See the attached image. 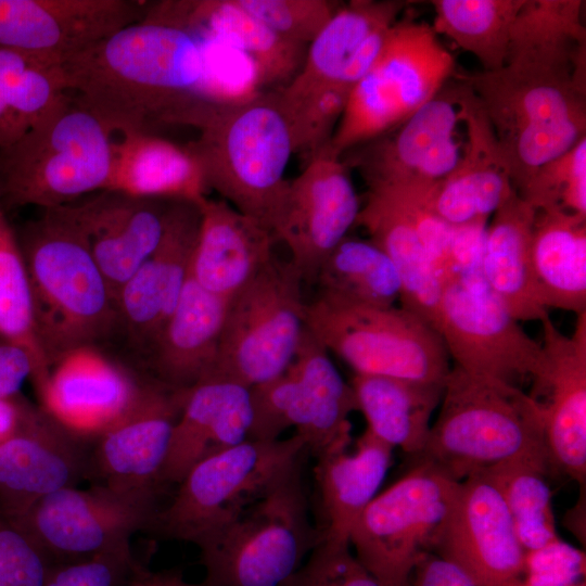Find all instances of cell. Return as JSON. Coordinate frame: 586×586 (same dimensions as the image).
Masks as SVG:
<instances>
[{
    "label": "cell",
    "instance_id": "29",
    "mask_svg": "<svg viewBox=\"0 0 586 586\" xmlns=\"http://www.w3.org/2000/svg\"><path fill=\"white\" fill-rule=\"evenodd\" d=\"M251 388L207 378L184 393L162 471L163 485L178 484L204 458L249 440Z\"/></svg>",
    "mask_w": 586,
    "mask_h": 586
},
{
    "label": "cell",
    "instance_id": "5",
    "mask_svg": "<svg viewBox=\"0 0 586 586\" xmlns=\"http://www.w3.org/2000/svg\"><path fill=\"white\" fill-rule=\"evenodd\" d=\"M480 101L518 192L543 164L586 137V82L505 65L459 75Z\"/></svg>",
    "mask_w": 586,
    "mask_h": 586
},
{
    "label": "cell",
    "instance_id": "38",
    "mask_svg": "<svg viewBox=\"0 0 586 586\" xmlns=\"http://www.w3.org/2000/svg\"><path fill=\"white\" fill-rule=\"evenodd\" d=\"M444 383L357 373L349 382L367 430L393 449L412 456L426 442Z\"/></svg>",
    "mask_w": 586,
    "mask_h": 586
},
{
    "label": "cell",
    "instance_id": "24",
    "mask_svg": "<svg viewBox=\"0 0 586 586\" xmlns=\"http://www.w3.org/2000/svg\"><path fill=\"white\" fill-rule=\"evenodd\" d=\"M184 393L151 380L132 407L95 437L90 475L98 476L99 484L160 495Z\"/></svg>",
    "mask_w": 586,
    "mask_h": 586
},
{
    "label": "cell",
    "instance_id": "12",
    "mask_svg": "<svg viewBox=\"0 0 586 586\" xmlns=\"http://www.w3.org/2000/svg\"><path fill=\"white\" fill-rule=\"evenodd\" d=\"M458 486L433 464L417 461L356 520L349 535L356 559L383 586H412L415 568L431 552Z\"/></svg>",
    "mask_w": 586,
    "mask_h": 586
},
{
    "label": "cell",
    "instance_id": "50",
    "mask_svg": "<svg viewBox=\"0 0 586 586\" xmlns=\"http://www.w3.org/2000/svg\"><path fill=\"white\" fill-rule=\"evenodd\" d=\"M35 372V362L26 349L0 339V398L21 394L22 385Z\"/></svg>",
    "mask_w": 586,
    "mask_h": 586
},
{
    "label": "cell",
    "instance_id": "41",
    "mask_svg": "<svg viewBox=\"0 0 586 586\" xmlns=\"http://www.w3.org/2000/svg\"><path fill=\"white\" fill-rule=\"evenodd\" d=\"M433 29L494 72L506 64L509 36L523 0H434Z\"/></svg>",
    "mask_w": 586,
    "mask_h": 586
},
{
    "label": "cell",
    "instance_id": "15",
    "mask_svg": "<svg viewBox=\"0 0 586 586\" xmlns=\"http://www.w3.org/2000/svg\"><path fill=\"white\" fill-rule=\"evenodd\" d=\"M158 494L94 484L61 488L12 519L53 563L130 546L133 534L152 528Z\"/></svg>",
    "mask_w": 586,
    "mask_h": 586
},
{
    "label": "cell",
    "instance_id": "44",
    "mask_svg": "<svg viewBox=\"0 0 586 586\" xmlns=\"http://www.w3.org/2000/svg\"><path fill=\"white\" fill-rule=\"evenodd\" d=\"M517 193L536 211L586 216V137L540 165Z\"/></svg>",
    "mask_w": 586,
    "mask_h": 586
},
{
    "label": "cell",
    "instance_id": "43",
    "mask_svg": "<svg viewBox=\"0 0 586 586\" xmlns=\"http://www.w3.org/2000/svg\"><path fill=\"white\" fill-rule=\"evenodd\" d=\"M0 339L26 349L36 366V390L51 366L38 339L34 302L23 253L4 214L0 217Z\"/></svg>",
    "mask_w": 586,
    "mask_h": 586
},
{
    "label": "cell",
    "instance_id": "23",
    "mask_svg": "<svg viewBox=\"0 0 586 586\" xmlns=\"http://www.w3.org/2000/svg\"><path fill=\"white\" fill-rule=\"evenodd\" d=\"M174 201L101 190L58 207L85 241L117 298L161 242Z\"/></svg>",
    "mask_w": 586,
    "mask_h": 586
},
{
    "label": "cell",
    "instance_id": "53",
    "mask_svg": "<svg viewBox=\"0 0 586 586\" xmlns=\"http://www.w3.org/2000/svg\"><path fill=\"white\" fill-rule=\"evenodd\" d=\"M129 586H201L187 582L179 572H151L140 566Z\"/></svg>",
    "mask_w": 586,
    "mask_h": 586
},
{
    "label": "cell",
    "instance_id": "2",
    "mask_svg": "<svg viewBox=\"0 0 586 586\" xmlns=\"http://www.w3.org/2000/svg\"><path fill=\"white\" fill-rule=\"evenodd\" d=\"M173 125L198 130L186 145L198 160L208 190L275 234L290 183L284 173L294 153L276 90L237 102L201 98L181 111Z\"/></svg>",
    "mask_w": 586,
    "mask_h": 586
},
{
    "label": "cell",
    "instance_id": "27",
    "mask_svg": "<svg viewBox=\"0 0 586 586\" xmlns=\"http://www.w3.org/2000/svg\"><path fill=\"white\" fill-rule=\"evenodd\" d=\"M406 5L398 0L341 4L308 44L298 73L282 88L290 92L330 85L353 89L378 59Z\"/></svg>",
    "mask_w": 586,
    "mask_h": 586
},
{
    "label": "cell",
    "instance_id": "39",
    "mask_svg": "<svg viewBox=\"0 0 586 586\" xmlns=\"http://www.w3.org/2000/svg\"><path fill=\"white\" fill-rule=\"evenodd\" d=\"M314 283L330 303L391 307L400 298L398 271L370 239L347 235L322 260Z\"/></svg>",
    "mask_w": 586,
    "mask_h": 586
},
{
    "label": "cell",
    "instance_id": "45",
    "mask_svg": "<svg viewBox=\"0 0 586 586\" xmlns=\"http://www.w3.org/2000/svg\"><path fill=\"white\" fill-rule=\"evenodd\" d=\"M281 38L308 47L341 7L329 0H237Z\"/></svg>",
    "mask_w": 586,
    "mask_h": 586
},
{
    "label": "cell",
    "instance_id": "14",
    "mask_svg": "<svg viewBox=\"0 0 586 586\" xmlns=\"http://www.w3.org/2000/svg\"><path fill=\"white\" fill-rule=\"evenodd\" d=\"M435 329L454 366L467 372L518 386L542 367V344L504 307L481 270L443 284Z\"/></svg>",
    "mask_w": 586,
    "mask_h": 586
},
{
    "label": "cell",
    "instance_id": "4",
    "mask_svg": "<svg viewBox=\"0 0 586 586\" xmlns=\"http://www.w3.org/2000/svg\"><path fill=\"white\" fill-rule=\"evenodd\" d=\"M415 457L457 482L517 457L549 462L542 411L519 386L454 366L426 442Z\"/></svg>",
    "mask_w": 586,
    "mask_h": 586
},
{
    "label": "cell",
    "instance_id": "56",
    "mask_svg": "<svg viewBox=\"0 0 586 586\" xmlns=\"http://www.w3.org/2000/svg\"><path fill=\"white\" fill-rule=\"evenodd\" d=\"M3 215V212L1 209V205H0V217Z\"/></svg>",
    "mask_w": 586,
    "mask_h": 586
},
{
    "label": "cell",
    "instance_id": "46",
    "mask_svg": "<svg viewBox=\"0 0 586 586\" xmlns=\"http://www.w3.org/2000/svg\"><path fill=\"white\" fill-rule=\"evenodd\" d=\"M53 561L0 509V586H43Z\"/></svg>",
    "mask_w": 586,
    "mask_h": 586
},
{
    "label": "cell",
    "instance_id": "9",
    "mask_svg": "<svg viewBox=\"0 0 586 586\" xmlns=\"http://www.w3.org/2000/svg\"><path fill=\"white\" fill-rule=\"evenodd\" d=\"M307 453L296 434L246 440L194 464L160 508L152 528L196 547L231 524L288 474Z\"/></svg>",
    "mask_w": 586,
    "mask_h": 586
},
{
    "label": "cell",
    "instance_id": "48",
    "mask_svg": "<svg viewBox=\"0 0 586 586\" xmlns=\"http://www.w3.org/2000/svg\"><path fill=\"white\" fill-rule=\"evenodd\" d=\"M283 586H383L356 559L351 545L320 542Z\"/></svg>",
    "mask_w": 586,
    "mask_h": 586
},
{
    "label": "cell",
    "instance_id": "33",
    "mask_svg": "<svg viewBox=\"0 0 586 586\" xmlns=\"http://www.w3.org/2000/svg\"><path fill=\"white\" fill-rule=\"evenodd\" d=\"M535 214L514 190L493 214L484 237L482 277L518 321H540L549 315L540 303L532 266Z\"/></svg>",
    "mask_w": 586,
    "mask_h": 586
},
{
    "label": "cell",
    "instance_id": "52",
    "mask_svg": "<svg viewBox=\"0 0 586 586\" xmlns=\"http://www.w3.org/2000/svg\"><path fill=\"white\" fill-rule=\"evenodd\" d=\"M33 407L21 394L0 398V445L21 428Z\"/></svg>",
    "mask_w": 586,
    "mask_h": 586
},
{
    "label": "cell",
    "instance_id": "21",
    "mask_svg": "<svg viewBox=\"0 0 586 586\" xmlns=\"http://www.w3.org/2000/svg\"><path fill=\"white\" fill-rule=\"evenodd\" d=\"M200 220L199 202L174 201L157 247L117 294L118 334L140 359L177 306L189 278Z\"/></svg>",
    "mask_w": 586,
    "mask_h": 586
},
{
    "label": "cell",
    "instance_id": "18",
    "mask_svg": "<svg viewBox=\"0 0 586 586\" xmlns=\"http://www.w3.org/2000/svg\"><path fill=\"white\" fill-rule=\"evenodd\" d=\"M149 5L136 0H0V49L61 66L141 21Z\"/></svg>",
    "mask_w": 586,
    "mask_h": 586
},
{
    "label": "cell",
    "instance_id": "1",
    "mask_svg": "<svg viewBox=\"0 0 586 586\" xmlns=\"http://www.w3.org/2000/svg\"><path fill=\"white\" fill-rule=\"evenodd\" d=\"M65 90L112 133L150 131L206 98L207 51L195 34L143 17L60 66Z\"/></svg>",
    "mask_w": 586,
    "mask_h": 586
},
{
    "label": "cell",
    "instance_id": "6",
    "mask_svg": "<svg viewBox=\"0 0 586 586\" xmlns=\"http://www.w3.org/2000/svg\"><path fill=\"white\" fill-rule=\"evenodd\" d=\"M113 133L71 95L17 141L0 149V201L62 206L104 190Z\"/></svg>",
    "mask_w": 586,
    "mask_h": 586
},
{
    "label": "cell",
    "instance_id": "51",
    "mask_svg": "<svg viewBox=\"0 0 586 586\" xmlns=\"http://www.w3.org/2000/svg\"><path fill=\"white\" fill-rule=\"evenodd\" d=\"M412 586H479L462 571L436 555L426 553L411 576Z\"/></svg>",
    "mask_w": 586,
    "mask_h": 586
},
{
    "label": "cell",
    "instance_id": "8",
    "mask_svg": "<svg viewBox=\"0 0 586 586\" xmlns=\"http://www.w3.org/2000/svg\"><path fill=\"white\" fill-rule=\"evenodd\" d=\"M456 75L455 59L431 25L398 18L378 59L352 89L330 151L342 157L396 128Z\"/></svg>",
    "mask_w": 586,
    "mask_h": 586
},
{
    "label": "cell",
    "instance_id": "16",
    "mask_svg": "<svg viewBox=\"0 0 586 586\" xmlns=\"http://www.w3.org/2000/svg\"><path fill=\"white\" fill-rule=\"evenodd\" d=\"M460 123L454 78L404 123L349 150L344 154L349 158L342 160L359 170L368 189L421 199L457 166L462 152L456 136Z\"/></svg>",
    "mask_w": 586,
    "mask_h": 586
},
{
    "label": "cell",
    "instance_id": "32",
    "mask_svg": "<svg viewBox=\"0 0 586 586\" xmlns=\"http://www.w3.org/2000/svg\"><path fill=\"white\" fill-rule=\"evenodd\" d=\"M392 459L393 448L367 429L352 451L347 447L316 458L320 542L349 545L352 527L378 495Z\"/></svg>",
    "mask_w": 586,
    "mask_h": 586
},
{
    "label": "cell",
    "instance_id": "36",
    "mask_svg": "<svg viewBox=\"0 0 586 586\" xmlns=\"http://www.w3.org/2000/svg\"><path fill=\"white\" fill-rule=\"evenodd\" d=\"M355 226L364 228L395 265L402 283L400 307L435 329L443 285L399 201L388 192L368 190Z\"/></svg>",
    "mask_w": 586,
    "mask_h": 586
},
{
    "label": "cell",
    "instance_id": "25",
    "mask_svg": "<svg viewBox=\"0 0 586 586\" xmlns=\"http://www.w3.org/2000/svg\"><path fill=\"white\" fill-rule=\"evenodd\" d=\"M150 377H136L100 347H81L59 359L37 388L41 407L77 435L97 437L141 396Z\"/></svg>",
    "mask_w": 586,
    "mask_h": 586
},
{
    "label": "cell",
    "instance_id": "11",
    "mask_svg": "<svg viewBox=\"0 0 586 586\" xmlns=\"http://www.w3.org/2000/svg\"><path fill=\"white\" fill-rule=\"evenodd\" d=\"M306 329L354 373L444 383L449 355L440 333L403 307L306 305Z\"/></svg>",
    "mask_w": 586,
    "mask_h": 586
},
{
    "label": "cell",
    "instance_id": "47",
    "mask_svg": "<svg viewBox=\"0 0 586 586\" xmlns=\"http://www.w3.org/2000/svg\"><path fill=\"white\" fill-rule=\"evenodd\" d=\"M141 565L129 546L54 563L43 586H129Z\"/></svg>",
    "mask_w": 586,
    "mask_h": 586
},
{
    "label": "cell",
    "instance_id": "7",
    "mask_svg": "<svg viewBox=\"0 0 586 586\" xmlns=\"http://www.w3.org/2000/svg\"><path fill=\"white\" fill-rule=\"evenodd\" d=\"M320 540L310 519L302 460L198 547L205 574L201 586H283Z\"/></svg>",
    "mask_w": 586,
    "mask_h": 586
},
{
    "label": "cell",
    "instance_id": "40",
    "mask_svg": "<svg viewBox=\"0 0 586 586\" xmlns=\"http://www.w3.org/2000/svg\"><path fill=\"white\" fill-rule=\"evenodd\" d=\"M66 95L60 66L0 49V149L17 141Z\"/></svg>",
    "mask_w": 586,
    "mask_h": 586
},
{
    "label": "cell",
    "instance_id": "55",
    "mask_svg": "<svg viewBox=\"0 0 586 586\" xmlns=\"http://www.w3.org/2000/svg\"><path fill=\"white\" fill-rule=\"evenodd\" d=\"M573 586H586V582L585 579H582L578 583L574 584Z\"/></svg>",
    "mask_w": 586,
    "mask_h": 586
},
{
    "label": "cell",
    "instance_id": "20",
    "mask_svg": "<svg viewBox=\"0 0 586 586\" xmlns=\"http://www.w3.org/2000/svg\"><path fill=\"white\" fill-rule=\"evenodd\" d=\"M543 329V364L531 379L528 395L542 411L551 471L585 487L586 480V311L574 331L563 334L547 315Z\"/></svg>",
    "mask_w": 586,
    "mask_h": 586
},
{
    "label": "cell",
    "instance_id": "22",
    "mask_svg": "<svg viewBox=\"0 0 586 586\" xmlns=\"http://www.w3.org/2000/svg\"><path fill=\"white\" fill-rule=\"evenodd\" d=\"M86 438L34 406L21 428L0 445V509L15 519L41 498L90 475Z\"/></svg>",
    "mask_w": 586,
    "mask_h": 586
},
{
    "label": "cell",
    "instance_id": "31",
    "mask_svg": "<svg viewBox=\"0 0 586 586\" xmlns=\"http://www.w3.org/2000/svg\"><path fill=\"white\" fill-rule=\"evenodd\" d=\"M227 304L189 273L177 306L142 359L150 378L179 393L208 378L217 359Z\"/></svg>",
    "mask_w": 586,
    "mask_h": 586
},
{
    "label": "cell",
    "instance_id": "30",
    "mask_svg": "<svg viewBox=\"0 0 586 586\" xmlns=\"http://www.w3.org/2000/svg\"><path fill=\"white\" fill-rule=\"evenodd\" d=\"M201 220L191 260V278L229 301L275 255L272 231L224 200L199 202Z\"/></svg>",
    "mask_w": 586,
    "mask_h": 586
},
{
    "label": "cell",
    "instance_id": "28",
    "mask_svg": "<svg viewBox=\"0 0 586 586\" xmlns=\"http://www.w3.org/2000/svg\"><path fill=\"white\" fill-rule=\"evenodd\" d=\"M145 17L240 51L254 65L259 88L289 84L307 50L275 34L237 0L162 1L151 3Z\"/></svg>",
    "mask_w": 586,
    "mask_h": 586
},
{
    "label": "cell",
    "instance_id": "19",
    "mask_svg": "<svg viewBox=\"0 0 586 586\" xmlns=\"http://www.w3.org/2000/svg\"><path fill=\"white\" fill-rule=\"evenodd\" d=\"M360 207L349 167L328 145L290 181L275 235L304 282L314 283L322 260L355 226Z\"/></svg>",
    "mask_w": 586,
    "mask_h": 586
},
{
    "label": "cell",
    "instance_id": "34",
    "mask_svg": "<svg viewBox=\"0 0 586 586\" xmlns=\"http://www.w3.org/2000/svg\"><path fill=\"white\" fill-rule=\"evenodd\" d=\"M104 190L138 198L200 202L209 191L203 170L187 145L150 131H133L113 141Z\"/></svg>",
    "mask_w": 586,
    "mask_h": 586
},
{
    "label": "cell",
    "instance_id": "54",
    "mask_svg": "<svg viewBox=\"0 0 586 586\" xmlns=\"http://www.w3.org/2000/svg\"><path fill=\"white\" fill-rule=\"evenodd\" d=\"M583 505H585V500L583 501V504L578 501L577 506L570 510L571 512L568 517V521H570V524L568 525L569 530H571L572 533H574L579 539L582 537L583 539H585V536L582 534V511L585 510H582Z\"/></svg>",
    "mask_w": 586,
    "mask_h": 586
},
{
    "label": "cell",
    "instance_id": "26",
    "mask_svg": "<svg viewBox=\"0 0 586 586\" xmlns=\"http://www.w3.org/2000/svg\"><path fill=\"white\" fill-rule=\"evenodd\" d=\"M455 79L467 141L451 174L416 200L450 227L487 224L514 188L480 101L457 75Z\"/></svg>",
    "mask_w": 586,
    "mask_h": 586
},
{
    "label": "cell",
    "instance_id": "13",
    "mask_svg": "<svg viewBox=\"0 0 586 586\" xmlns=\"http://www.w3.org/2000/svg\"><path fill=\"white\" fill-rule=\"evenodd\" d=\"M251 400L250 440L275 441L293 428L315 458L351 445L354 391L306 328L291 366L251 387Z\"/></svg>",
    "mask_w": 586,
    "mask_h": 586
},
{
    "label": "cell",
    "instance_id": "35",
    "mask_svg": "<svg viewBox=\"0 0 586 586\" xmlns=\"http://www.w3.org/2000/svg\"><path fill=\"white\" fill-rule=\"evenodd\" d=\"M582 0H523L511 26L507 66L586 81Z\"/></svg>",
    "mask_w": 586,
    "mask_h": 586
},
{
    "label": "cell",
    "instance_id": "37",
    "mask_svg": "<svg viewBox=\"0 0 586 586\" xmlns=\"http://www.w3.org/2000/svg\"><path fill=\"white\" fill-rule=\"evenodd\" d=\"M532 266L543 306L586 311V216L536 211L532 232Z\"/></svg>",
    "mask_w": 586,
    "mask_h": 586
},
{
    "label": "cell",
    "instance_id": "10",
    "mask_svg": "<svg viewBox=\"0 0 586 586\" xmlns=\"http://www.w3.org/2000/svg\"><path fill=\"white\" fill-rule=\"evenodd\" d=\"M303 282L290 259L273 255L229 298L208 378L251 388L286 371L306 328Z\"/></svg>",
    "mask_w": 586,
    "mask_h": 586
},
{
    "label": "cell",
    "instance_id": "3",
    "mask_svg": "<svg viewBox=\"0 0 586 586\" xmlns=\"http://www.w3.org/2000/svg\"><path fill=\"white\" fill-rule=\"evenodd\" d=\"M18 240L41 347L52 367L66 354L118 333L115 294L60 207L42 209Z\"/></svg>",
    "mask_w": 586,
    "mask_h": 586
},
{
    "label": "cell",
    "instance_id": "42",
    "mask_svg": "<svg viewBox=\"0 0 586 586\" xmlns=\"http://www.w3.org/2000/svg\"><path fill=\"white\" fill-rule=\"evenodd\" d=\"M484 471L499 489L525 551L539 549L560 538L547 483L551 468L546 459L517 457Z\"/></svg>",
    "mask_w": 586,
    "mask_h": 586
},
{
    "label": "cell",
    "instance_id": "49",
    "mask_svg": "<svg viewBox=\"0 0 586 586\" xmlns=\"http://www.w3.org/2000/svg\"><path fill=\"white\" fill-rule=\"evenodd\" d=\"M585 579V552L561 540L525 551L522 576L513 586H573Z\"/></svg>",
    "mask_w": 586,
    "mask_h": 586
},
{
    "label": "cell",
    "instance_id": "17",
    "mask_svg": "<svg viewBox=\"0 0 586 586\" xmlns=\"http://www.w3.org/2000/svg\"><path fill=\"white\" fill-rule=\"evenodd\" d=\"M431 552L479 586H513L520 579L525 550L504 498L486 471L459 482Z\"/></svg>",
    "mask_w": 586,
    "mask_h": 586
}]
</instances>
